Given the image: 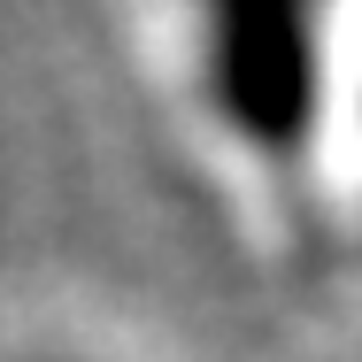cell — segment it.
Instances as JSON below:
<instances>
[{
  "label": "cell",
  "instance_id": "1",
  "mask_svg": "<svg viewBox=\"0 0 362 362\" xmlns=\"http://www.w3.org/2000/svg\"><path fill=\"white\" fill-rule=\"evenodd\" d=\"M201 77L216 116L247 146L293 162L316 139V108H324V39L308 8H216L209 16V47H201Z\"/></svg>",
  "mask_w": 362,
  "mask_h": 362
}]
</instances>
